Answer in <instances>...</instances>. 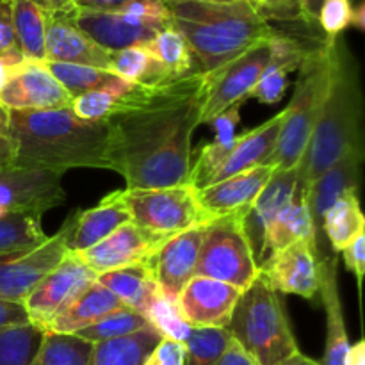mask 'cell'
I'll list each match as a JSON object with an SVG mask.
<instances>
[{"label":"cell","instance_id":"cell-1","mask_svg":"<svg viewBox=\"0 0 365 365\" xmlns=\"http://www.w3.org/2000/svg\"><path fill=\"white\" fill-rule=\"evenodd\" d=\"M205 89L207 75L196 71L157 86L143 106L107 121V163L125 178L127 189L187 184Z\"/></svg>","mask_w":365,"mask_h":365},{"label":"cell","instance_id":"cell-2","mask_svg":"<svg viewBox=\"0 0 365 365\" xmlns=\"http://www.w3.org/2000/svg\"><path fill=\"white\" fill-rule=\"evenodd\" d=\"M107 121L82 120L68 109L9 110L13 170L63 175L75 168L109 170Z\"/></svg>","mask_w":365,"mask_h":365},{"label":"cell","instance_id":"cell-3","mask_svg":"<svg viewBox=\"0 0 365 365\" xmlns=\"http://www.w3.org/2000/svg\"><path fill=\"white\" fill-rule=\"evenodd\" d=\"M365 146L364 95L359 63L342 36L334 43L330 88L321 107L299 166V178L310 185L346 152Z\"/></svg>","mask_w":365,"mask_h":365},{"label":"cell","instance_id":"cell-4","mask_svg":"<svg viewBox=\"0 0 365 365\" xmlns=\"http://www.w3.org/2000/svg\"><path fill=\"white\" fill-rule=\"evenodd\" d=\"M171 27L191 48L200 73H212L253 46L269 41L277 29L252 4L166 2Z\"/></svg>","mask_w":365,"mask_h":365},{"label":"cell","instance_id":"cell-5","mask_svg":"<svg viewBox=\"0 0 365 365\" xmlns=\"http://www.w3.org/2000/svg\"><path fill=\"white\" fill-rule=\"evenodd\" d=\"M335 38H319L303 57L294 84V95L285 107V121L267 166L274 170L296 168L305 153L321 107L330 88Z\"/></svg>","mask_w":365,"mask_h":365},{"label":"cell","instance_id":"cell-6","mask_svg":"<svg viewBox=\"0 0 365 365\" xmlns=\"http://www.w3.org/2000/svg\"><path fill=\"white\" fill-rule=\"evenodd\" d=\"M227 330L259 365H278L299 353L284 299L259 277L241 292Z\"/></svg>","mask_w":365,"mask_h":365},{"label":"cell","instance_id":"cell-7","mask_svg":"<svg viewBox=\"0 0 365 365\" xmlns=\"http://www.w3.org/2000/svg\"><path fill=\"white\" fill-rule=\"evenodd\" d=\"M241 217L242 212L228 214L207 223L195 277L225 282L239 291L248 289L259 277V267L242 232Z\"/></svg>","mask_w":365,"mask_h":365},{"label":"cell","instance_id":"cell-8","mask_svg":"<svg viewBox=\"0 0 365 365\" xmlns=\"http://www.w3.org/2000/svg\"><path fill=\"white\" fill-rule=\"evenodd\" d=\"M121 198L130 221L168 237L212 221L200 205L191 184L163 189H121Z\"/></svg>","mask_w":365,"mask_h":365},{"label":"cell","instance_id":"cell-9","mask_svg":"<svg viewBox=\"0 0 365 365\" xmlns=\"http://www.w3.org/2000/svg\"><path fill=\"white\" fill-rule=\"evenodd\" d=\"M77 216L78 210H75L59 232L36 248L0 255V299L24 303L32 289L66 255L68 239L77 223Z\"/></svg>","mask_w":365,"mask_h":365},{"label":"cell","instance_id":"cell-10","mask_svg":"<svg viewBox=\"0 0 365 365\" xmlns=\"http://www.w3.org/2000/svg\"><path fill=\"white\" fill-rule=\"evenodd\" d=\"M96 277L98 274L84 262L81 253L66 252L61 262L24 299L29 323L45 331L50 321L86 287L96 282Z\"/></svg>","mask_w":365,"mask_h":365},{"label":"cell","instance_id":"cell-11","mask_svg":"<svg viewBox=\"0 0 365 365\" xmlns=\"http://www.w3.org/2000/svg\"><path fill=\"white\" fill-rule=\"evenodd\" d=\"M269 56L271 39L253 46L212 73H205L207 89L202 109V125H209L230 106L250 98V93L255 88Z\"/></svg>","mask_w":365,"mask_h":365},{"label":"cell","instance_id":"cell-12","mask_svg":"<svg viewBox=\"0 0 365 365\" xmlns=\"http://www.w3.org/2000/svg\"><path fill=\"white\" fill-rule=\"evenodd\" d=\"M73 98L57 82L43 61L16 64L0 88V106L7 110L68 109Z\"/></svg>","mask_w":365,"mask_h":365},{"label":"cell","instance_id":"cell-13","mask_svg":"<svg viewBox=\"0 0 365 365\" xmlns=\"http://www.w3.org/2000/svg\"><path fill=\"white\" fill-rule=\"evenodd\" d=\"M63 175L48 171L7 170L0 173V217L11 214H38L66 202Z\"/></svg>","mask_w":365,"mask_h":365},{"label":"cell","instance_id":"cell-14","mask_svg":"<svg viewBox=\"0 0 365 365\" xmlns=\"http://www.w3.org/2000/svg\"><path fill=\"white\" fill-rule=\"evenodd\" d=\"M259 278L278 294L314 299L319 292V252L314 241H299L274 253L259 269Z\"/></svg>","mask_w":365,"mask_h":365},{"label":"cell","instance_id":"cell-15","mask_svg":"<svg viewBox=\"0 0 365 365\" xmlns=\"http://www.w3.org/2000/svg\"><path fill=\"white\" fill-rule=\"evenodd\" d=\"M68 18L96 45L109 52L146 45L160 31L168 29L152 24V21L141 20V18L130 16L120 9L100 11L77 7L75 11L68 13Z\"/></svg>","mask_w":365,"mask_h":365},{"label":"cell","instance_id":"cell-16","mask_svg":"<svg viewBox=\"0 0 365 365\" xmlns=\"http://www.w3.org/2000/svg\"><path fill=\"white\" fill-rule=\"evenodd\" d=\"M299 180H302L299 166L289 168V170H274L269 182L264 185L252 207L242 212V232H245L253 260L259 269L267 260V234H269L271 225L282 207L291 200Z\"/></svg>","mask_w":365,"mask_h":365},{"label":"cell","instance_id":"cell-17","mask_svg":"<svg viewBox=\"0 0 365 365\" xmlns=\"http://www.w3.org/2000/svg\"><path fill=\"white\" fill-rule=\"evenodd\" d=\"M168 239V235L155 234L128 221L98 245L82 252L81 257L96 274L107 273L132 264L148 262Z\"/></svg>","mask_w":365,"mask_h":365},{"label":"cell","instance_id":"cell-18","mask_svg":"<svg viewBox=\"0 0 365 365\" xmlns=\"http://www.w3.org/2000/svg\"><path fill=\"white\" fill-rule=\"evenodd\" d=\"M242 291L225 282L192 277L177 298L182 319L192 328H227Z\"/></svg>","mask_w":365,"mask_h":365},{"label":"cell","instance_id":"cell-19","mask_svg":"<svg viewBox=\"0 0 365 365\" xmlns=\"http://www.w3.org/2000/svg\"><path fill=\"white\" fill-rule=\"evenodd\" d=\"M205 227L198 225L173 235L148 260L160 298L177 302L182 289L195 277Z\"/></svg>","mask_w":365,"mask_h":365},{"label":"cell","instance_id":"cell-20","mask_svg":"<svg viewBox=\"0 0 365 365\" xmlns=\"http://www.w3.org/2000/svg\"><path fill=\"white\" fill-rule=\"evenodd\" d=\"M364 160L365 146L349 150L337 163L331 164L321 177L307 185V203H309L314 230H316L317 252H319V237L323 235L321 228H323L324 214L342 196L349 195V192H359Z\"/></svg>","mask_w":365,"mask_h":365},{"label":"cell","instance_id":"cell-21","mask_svg":"<svg viewBox=\"0 0 365 365\" xmlns=\"http://www.w3.org/2000/svg\"><path fill=\"white\" fill-rule=\"evenodd\" d=\"M45 61L109 71L110 52L84 34L68 14L45 13Z\"/></svg>","mask_w":365,"mask_h":365},{"label":"cell","instance_id":"cell-22","mask_svg":"<svg viewBox=\"0 0 365 365\" xmlns=\"http://www.w3.org/2000/svg\"><path fill=\"white\" fill-rule=\"evenodd\" d=\"M274 173L273 166H257L196 191L200 205L212 220L246 212Z\"/></svg>","mask_w":365,"mask_h":365},{"label":"cell","instance_id":"cell-23","mask_svg":"<svg viewBox=\"0 0 365 365\" xmlns=\"http://www.w3.org/2000/svg\"><path fill=\"white\" fill-rule=\"evenodd\" d=\"M319 38L312 41L307 38H299L294 34H285L278 31L271 38V56L266 68L260 73L255 88L250 93V98H255L262 103H278L285 95L287 89V75L296 71L302 64L303 57L309 52L310 46Z\"/></svg>","mask_w":365,"mask_h":365},{"label":"cell","instance_id":"cell-24","mask_svg":"<svg viewBox=\"0 0 365 365\" xmlns=\"http://www.w3.org/2000/svg\"><path fill=\"white\" fill-rule=\"evenodd\" d=\"M284 121L285 110H280L273 118H269L266 123L237 135L230 153L223 160L220 170L216 171L210 184H216V182L225 180L228 177H234V175L242 173L246 170H252V168L267 166V160H269L271 153H273L274 146H277L278 135H280L282 127H284Z\"/></svg>","mask_w":365,"mask_h":365},{"label":"cell","instance_id":"cell-25","mask_svg":"<svg viewBox=\"0 0 365 365\" xmlns=\"http://www.w3.org/2000/svg\"><path fill=\"white\" fill-rule=\"evenodd\" d=\"M337 269V255L319 259V292L327 312V346H324L323 362H319L321 365H346L351 348L346 334Z\"/></svg>","mask_w":365,"mask_h":365},{"label":"cell","instance_id":"cell-26","mask_svg":"<svg viewBox=\"0 0 365 365\" xmlns=\"http://www.w3.org/2000/svg\"><path fill=\"white\" fill-rule=\"evenodd\" d=\"M130 221L127 205L121 198L120 191H113L100 200L98 205L88 210H78L77 223L68 239V252L82 253L91 246L98 245L106 237H109L116 228Z\"/></svg>","mask_w":365,"mask_h":365},{"label":"cell","instance_id":"cell-27","mask_svg":"<svg viewBox=\"0 0 365 365\" xmlns=\"http://www.w3.org/2000/svg\"><path fill=\"white\" fill-rule=\"evenodd\" d=\"M120 309H125L123 303L98 282H93L50 321L45 334L75 335Z\"/></svg>","mask_w":365,"mask_h":365},{"label":"cell","instance_id":"cell-28","mask_svg":"<svg viewBox=\"0 0 365 365\" xmlns=\"http://www.w3.org/2000/svg\"><path fill=\"white\" fill-rule=\"evenodd\" d=\"M96 282L107 291L113 292L125 307L145 314V316L160 298L148 262L132 264V266L120 267V269L100 273L96 277Z\"/></svg>","mask_w":365,"mask_h":365},{"label":"cell","instance_id":"cell-29","mask_svg":"<svg viewBox=\"0 0 365 365\" xmlns=\"http://www.w3.org/2000/svg\"><path fill=\"white\" fill-rule=\"evenodd\" d=\"M299 241H314L317 245L312 216L307 203V185L302 180L271 225L267 234V259Z\"/></svg>","mask_w":365,"mask_h":365},{"label":"cell","instance_id":"cell-30","mask_svg":"<svg viewBox=\"0 0 365 365\" xmlns=\"http://www.w3.org/2000/svg\"><path fill=\"white\" fill-rule=\"evenodd\" d=\"M155 88L130 84L123 89L86 93V95L75 96L73 102H71V110L82 120L109 121L110 118L118 116L125 110L143 106Z\"/></svg>","mask_w":365,"mask_h":365},{"label":"cell","instance_id":"cell-31","mask_svg":"<svg viewBox=\"0 0 365 365\" xmlns=\"http://www.w3.org/2000/svg\"><path fill=\"white\" fill-rule=\"evenodd\" d=\"M163 339L157 328L150 327L127 337L95 342L86 365H145Z\"/></svg>","mask_w":365,"mask_h":365},{"label":"cell","instance_id":"cell-32","mask_svg":"<svg viewBox=\"0 0 365 365\" xmlns=\"http://www.w3.org/2000/svg\"><path fill=\"white\" fill-rule=\"evenodd\" d=\"M323 234L335 253L351 245L360 234H365V217L360 207L359 192L342 196L327 210L323 217Z\"/></svg>","mask_w":365,"mask_h":365},{"label":"cell","instance_id":"cell-33","mask_svg":"<svg viewBox=\"0 0 365 365\" xmlns=\"http://www.w3.org/2000/svg\"><path fill=\"white\" fill-rule=\"evenodd\" d=\"M109 71L123 81L141 86H163L175 81L166 68L145 48V46H130V48L110 52Z\"/></svg>","mask_w":365,"mask_h":365},{"label":"cell","instance_id":"cell-34","mask_svg":"<svg viewBox=\"0 0 365 365\" xmlns=\"http://www.w3.org/2000/svg\"><path fill=\"white\" fill-rule=\"evenodd\" d=\"M16 46L25 59L45 61V11L31 0H9Z\"/></svg>","mask_w":365,"mask_h":365},{"label":"cell","instance_id":"cell-35","mask_svg":"<svg viewBox=\"0 0 365 365\" xmlns=\"http://www.w3.org/2000/svg\"><path fill=\"white\" fill-rule=\"evenodd\" d=\"M43 63L48 68L50 73L57 78V82L70 93L71 98L91 91H110V89H123L134 84V82L123 81L110 71L98 70V68L50 63V61H43Z\"/></svg>","mask_w":365,"mask_h":365},{"label":"cell","instance_id":"cell-36","mask_svg":"<svg viewBox=\"0 0 365 365\" xmlns=\"http://www.w3.org/2000/svg\"><path fill=\"white\" fill-rule=\"evenodd\" d=\"M143 46L166 68L168 73L173 78L187 77V75L198 71L195 66V57H192L187 41L173 27L160 31L152 41Z\"/></svg>","mask_w":365,"mask_h":365},{"label":"cell","instance_id":"cell-37","mask_svg":"<svg viewBox=\"0 0 365 365\" xmlns=\"http://www.w3.org/2000/svg\"><path fill=\"white\" fill-rule=\"evenodd\" d=\"M45 339L32 323L0 328V365H31Z\"/></svg>","mask_w":365,"mask_h":365},{"label":"cell","instance_id":"cell-38","mask_svg":"<svg viewBox=\"0 0 365 365\" xmlns=\"http://www.w3.org/2000/svg\"><path fill=\"white\" fill-rule=\"evenodd\" d=\"M46 241L38 214H11L0 217V255L32 250Z\"/></svg>","mask_w":365,"mask_h":365},{"label":"cell","instance_id":"cell-39","mask_svg":"<svg viewBox=\"0 0 365 365\" xmlns=\"http://www.w3.org/2000/svg\"><path fill=\"white\" fill-rule=\"evenodd\" d=\"M227 328H191L184 346V365H214L230 344Z\"/></svg>","mask_w":365,"mask_h":365},{"label":"cell","instance_id":"cell-40","mask_svg":"<svg viewBox=\"0 0 365 365\" xmlns=\"http://www.w3.org/2000/svg\"><path fill=\"white\" fill-rule=\"evenodd\" d=\"M150 327H152V323H150L148 317H146L145 314L135 312V310L125 307V309H120L116 310V312L110 314V316L103 317L98 323L77 331L75 337L95 344V342L127 337V335L135 334V331L145 330V328Z\"/></svg>","mask_w":365,"mask_h":365},{"label":"cell","instance_id":"cell-41","mask_svg":"<svg viewBox=\"0 0 365 365\" xmlns=\"http://www.w3.org/2000/svg\"><path fill=\"white\" fill-rule=\"evenodd\" d=\"M93 344L75 335L45 334L43 344L31 365H86Z\"/></svg>","mask_w":365,"mask_h":365},{"label":"cell","instance_id":"cell-42","mask_svg":"<svg viewBox=\"0 0 365 365\" xmlns=\"http://www.w3.org/2000/svg\"><path fill=\"white\" fill-rule=\"evenodd\" d=\"M146 317L152 323V327L160 331L164 339L180 342V344L185 341V337H187L192 328L182 319L180 312L177 309V303L168 302L164 298L157 299L155 305L148 310Z\"/></svg>","mask_w":365,"mask_h":365},{"label":"cell","instance_id":"cell-43","mask_svg":"<svg viewBox=\"0 0 365 365\" xmlns=\"http://www.w3.org/2000/svg\"><path fill=\"white\" fill-rule=\"evenodd\" d=\"M353 0H323L317 11V27L324 38H337L351 25Z\"/></svg>","mask_w":365,"mask_h":365},{"label":"cell","instance_id":"cell-44","mask_svg":"<svg viewBox=\"0 0 365 365\" xmlns=\"http://www.w3.org/2000/svg\"><path fill=\"white\" fill-rule=\"evenodd\" d=\"M242 103L245 102L234 103V106H230L227 110H223L220 116L214 118V120L210 121L209 125H212L214 132H216V138H214V141L230 143L237 138V135H235V127H237L239 121H241Z\"/></svg>","mask_w":365,"mask_h":365},{"label":"cell","instance_id":"cell-45","mask_svg":"<svg viewBox=\"0 0 365 365\" xmlns=\"http://www.w3.org/2000/svg\"><path fill=\"white\" fill-rule=\"evenodd\" d=\"M342 259H344L346 267L355 274L359 292H362L364 274H365V234H360L355 241L342 250Z\"/></svg>","mask_w":365,"mask_h":365},{"label":"cell","instance_id":"cell-46","mask_svg":"<svg viewBox=\"0 0 365 365\" xmlns=\"http://www.w3.org/2000/svg\"><path fill=\"white\" fill-rule=\"evenodd\" d=\"M145 365H184V346L180 342L163 339Z\"/></svg>","mask_w":365,"mask_h":365},{"label":"cell","instance_id":"cell-47","mask_svg":"<svg viewBox=\"0 0 365 365\" xmlns=\"http://www.w3.org/2000/svg\"><path fill=\"white\" fill-rule=\"evenodd\" d=\"M267 21H298V24L305 25L302 16V11L296 0H271L269 11L266 14ZM309 27V25H307Z\"/></svg>","mask_w":365,"mask_h":365},{"label":"cell","instance_id":"cell-48","mask_svg":"<svg viewBox=\"0 0 365 365\" xmlns=\"http://www.w3.org/2000/svg\"><path fill=\"white\" fill-rule=\"evenodd\" d=\"M16 48V39L13 31V14L9 0H0V53Z\"/></svg>","mask_w":365,"mask_h":365},{"label":"cell","instance_id":"cell-49","mask_svg":"<svg viewBox=\"0 0 365 365\" xmlns=\"http://www.w3.org/2000/svg\"><path fill=\"white\" fill-rule=\"evenodd\" d=\"M25 323H29V316L25 312L24 303L0 299V328L16 327V324Z\"/></svg>","mask_w":365,"mask_h":365},{"label":"cell","instance_id":"cell-50","mask_svg":"<svg viewBox=\"0 0 365 365\" xmlns=\"http://www.w3.org/2000/svg\"><path fill=\"white\" fill-rule=\"evenodd\" d=\"M214 365H259V364H257L255 360H253L252 356H250L248 353H246L245 349L234 341V339H232L228 348L225 349L223 355L220 356V360H217Z\"/></svg>","mask_w":365,"mask_h":365},{"label":"cell","instance_id":"cell-51","mask_svg":"<svg viewBox=\"0 0 365 365\" xmlns=\"http://www.w3.org/2000/svg\"><path fill=\"white\" fill-rule=\"evenodd\" d=\"M25 61V56L20 52V48H11L7 50V52L0 53V88L4 86V82L7 81V75H9V71L13 70L16 64L24 63Z\"/></svg>","mask_w":365,"mask_h":365},{"label":"cell","instance_id":"cell-52","mask_svg":"<svg viewBox=\"0 0 365 365\" xmlns=\"http://www.w3.org/2000/svg\"><path fill=\"white\" fill-rule=\"evenodd\" d=\"M36 6L41 7L45 13H57V14H68L71 11L77 9L73 0H31Z\"/></svg>","mask_w":365,"mask_h":365},{"label":"cell","instance_id":"cell-53","mask_svg":"<svg viewBox=\"0 0 365 365\" xmlns=\"http://www.w3.org/2000/svg\"><path fill=\"white\" fill-rule=\"evenodd\" d=\"M296 2H298L299 11H302V16H303V21H305V25H309V27H316L317 11H319L321 2H323V0H296Z\"/></svg>","mask_w":365,"mask_h":365},{"label":"cell","instance_id":"cell-54","mask_svg":"<svg viewBox=\"0 0 365 365\" xmlns=\"http://www.w3.org/2000/svg\"><path fill=\"white\" fill-rule=\"evenodd\" d=\"M128 0H73V4L82 9H100V11H110L118 9Z\"/></svg>","mask_w":365,"mask_h":365},{"label":"cell","instance_id":"cell-55","mask_svg":"<svg viewBox=\"0 0 365 365\" xmlns=\"http://www.w3.org/2000/svg\"><path fill=\"white\" fill-rule=\"evenodd\" d=\"M14 145L9 138H0V173L13 170Z\"/></svg>","mask_w":365,"mask_h":365},{"label":"cell","instance_id":"cell-56","mask_svg":"<svg viewBox=\"0 0 365 365\" xmlns=\"http://www.w3.org/2000/svg\"><path fill=\"white\" fill-rule=\"evenodd\" d=\"M346 365H365V342L359 341L349 348L348 364Z\"/></svg>","mask_w":365,"mask_h":365},{"label":"cell","instance_id":"cell-57","mask_svg":"<svg viewBox=\"0 0 365 365\" xmlns=\"http://www.w3.org/2000/svg\"><path fill=\"white\" fill-rule=\"evenodd\" d=\"M351 27L360 29V31H364V29H365V4L364 2H360L356 7L353 6Z\"/></svg>","mask_w":365,"mask_h":365},{"label":"cell","instance_id":"cell-58","mask_svg":"<svg viewBox=\"0 0 365 365\" xmlns=\"http://www.w3.org/2000/svg\"><path fill=\"white\" fill-rule=\"evenodd\" d=\"M278 365H321V364L316 362V360L309 359V356L303 355V353L299 351V353H296V355H292L291 359L284 360V362L278 364Z\"/></svg>","mask_w":365,"mask_h":365},{"label":"cell","instance_id":"cell-59","mask_svg":"<svg viewBox=\"0 0 365 365\" xmlns=\"http://www.w3.org/2000/svg\"><path fill=\"white\" fill-rule=\"evenodd\" d=\"M0 138H9V110L0 106Z\"/></svg>","mask_w":365,"mask_h":365},{"label":"cell","instance_id":"cell-60","mask_svg":"<svg viewBox=\"0 0 365 365\" xmlns=\"http://www.w3.org/2000/svg\"><path fill=\"white\" fill-rule=\"evenodd\" d=\"M245 2L252 4V6L255 7V9L259 11V13L262 14L264 18H266L267 11H269V6H271V0H245ZM266 20H267V18H266Z\"/></svg>","mask_w":365,"mask_h":365},{"label":"cell","instance_id":"cell-61","mask_svg":"<svg viewBox=\"0 0 365 365\" xmlns=\"http://www.w3.org/2000/svg\"><path fill=\"white\" fill-rule=\"evenodd\" d=\"M164 2H195V4H234L239 0H164Z\"/></svg>","mask_w":365,"mask_h":365}]
</instances>
